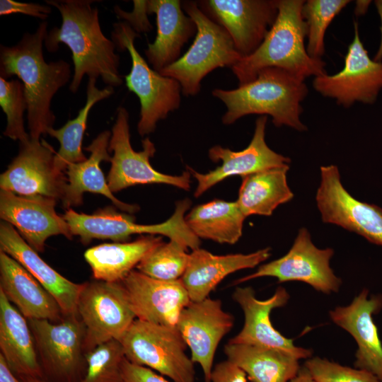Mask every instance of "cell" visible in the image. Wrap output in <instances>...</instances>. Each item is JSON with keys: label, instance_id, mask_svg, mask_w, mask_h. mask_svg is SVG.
Listing matches in <instances>:
<instances>
[{"label": "cell", "instance_id": "cell-44", "mask_svg": "<svg viewBox=\"0 0 382 382\" xmlns=\"http://www.w3.org/2000/svg\"><path fill=\"white\" fill-rule=\"evenodd\" d=\"M374 4L376 6L377 12L378 13V16L381 20V26H380L381 40H380V44H379L378 50L374 57V59L376 62H382V0L374 1Z\"/></svg>", "mask_w": 382, "mask_h": 382}, {"label": "cell", "instance_id": "cell-32", "mask_svg": "<svg viewBox=\"0 0 382 382\" xmlns=\"http://www.w3.org/2000/svg\"><path fill=\"white\" fill-rule=\"evenodd\" d=\"M245 218L236 201L214 199L192 208L185 221L199 239L235 244L242 236Z\"/></svg>", "mask_w": 382, "mask_h": 382}, {"label": "cell", "instance_id": "cell-41", "mask_svg": "<svg viewBox=\"0 0 382 382\" xmlns=\"http://www.w3.org/2000/svg\"><path fill=\"white\" fill-rule=\"evenodd\" d=\"M123 382H170L154 370L125 359L122 366Z\"/></svg>", "mask_w": 382, "mask_h": 382}, {"label": "cell", "instance_id": "cell-11", "mask_svg": "<svg viewBox=\"0 0 382 382\" xmlns=\"http://www.w3.org/2000/svg\"><path fill=\"white\" fill-rule=\"evenodd\" d=\"M78 315L85 327V352L111 340L120 341L136 315L122 282L84 283Z\"/></svg>", "mask_w": 382, "mask_h": 382}, {"label": "cell", "instance_id": "cell-17", "mask_svg": "<svg viewBox=\"0 0 382 382\" xmlns=\"http://www.w3.org/2000/svg\"><path fill=\"white\" fill-rule=\"evenodd\" d=\"M233 323V316L222 308L221 300L209 297L190 301L179 315L175 327L190 349L192 361L201 366L205 382H211L217 347Z\"/></svg>", "mask_w": 382, "mask_h": 382}, {"label": "cell", "instance_id": "cell-1", "mask_svg": "<svg viewBox=\"0 0 382 382\" xmlns=\"http://www.w3.org/2000/svg\"><path fill=\"white\" fill-rule=\"evenodd\" d=\"M90 0H48V5L59 11L62 23L47 35L45 45L55 52L59 45H66L72 53L74 73L69 90L75 93L84 75L100 77L107 86L122 85L119 73L120 56L115 52L116 45L107 38L100 28L98 9L92 7Z\"/></svg>", "mask_w": 382, "mask_h": 382}, {"label": "cell", "instance_id": "cell-25", "mask_svg": "<svg viewBox=\"0 0 382 382\" xmlns=\"http://www.w3.org/2000/svg\"><path fill=\"white\" fill-rule=\"evenodd\" d=\"M271 255L267 247L255 252L217 255L200 248L192 250L186 270L181 277L191 301H199L228 274L253 268Z\"/></svg>", "mask_w": 382, "mask_h": 382}, {"label": "cell", "instance_id": "cell-22", "mask_svg": "<svg viewBox=\"0 0 382 382\" xmlns=\"http://www.w3.org/2000/svg\"><path fill=\"white\" fill-rule=\"evenodd\" d=\"M137 319L175 327L181 311L190 302L181 279L163 281L132 270L122 282Z\"/></svg>", "mask_w": 382, "mask_h": 382}, {"label": "cell", "instance_id": "cell-21", "mask_svg": "<svg viewBox=\"0 0 382 382\" xmlns=\"http://www.w3.org/2000/svg\"><path fill=\"white\" fill-rule=\"evenodd\" d=\"M369 293L364 289L350 304L336 307L329 316L357 344L354 367L373 374L382 382V343L374 320V316L382 308V295L369 297Z\"/></svg>", "mask_w": 382, "mask_h": 382}, {"label": "cell", "instance_id": "cell-45", "mask_svg": "<svg viewBox=\"0 0 382 382\" xmlns=\"http://www.w3.org/2000/svg\"><path fill=\"white\" fill-rule=\"evenodd\" d=\"M290 382H316L307 369L303 366H301L296 376Z\"/></svg>", "mask_w": 382, "mask_h": 382}, {"label": "cell", "instance_id": "cell-24", "mask_svg": "<svg viewBox=\"0 0 382 382\" xmlns=\"http://www.w3.org/2000/svg\"><path fill=\"white\" fill-rule=\"evenodd\" d=\"M146 10L156 15L157 34L144 53L152 69L160 72L180 57L184 45L195 36L197 26L179 0H149Z\"/></svg>", "mask_w": 382, "mask_h": 382}, {"label": "cell", "instance_id": "cell-38", "mask_svg": "<svg viewBox=\"0 0 382 382\" xmlns=\"http://www.w3.org/2000/svg\"><path fill=\"white\" fill-rule=\"evenodd\" d=\"M303 366L316 382H381L367 371L343 366L319 357L306 359Z\"/></svg>", "mask_w": 382, "mask_h": 382}, {"label": "cell", "instance_id": "cell-20", "mask_svg": "<svg viewBox=\"0 0 382 382\" xmlns=\"http://www.w3.org/2000/svg\"><path fill=\"white\" fill-rule=\"evenodd\" d=\"M232 296L242 308L245 320L241 330L228 342L274 348L299 360L312 357L311 349L296 346L293 340L284 337L272 324V310L285 306L289 299L286 289L279 286L271 297L260 300L252 287H236Z\"/></svg>", "mask_w": 382, "mask_h": 382}, {"label": "cell", "instance_id": "cell-14", "mask_svg": "<svg viewBox=\"0 0 382 382\" xmlns=\"http://www.w3.org/2000/svg\"><path fill=\"white\" fill-rule=\"evenodd\" d=\"M354 25V35L348 47L343 69L333 75L316 76L313 81L317 92L335 99L345 108L355 102L372 105L382 90V62L369 57L360 40L357 23Z\"/></svg>", "mask_w": 382, "mask_h": 382}, {"label": "cell", "instance_id": "cell-19", "mask_svg": "<svg viewBox=\"0 0 382 382\" xmlns=\"http://www.w3.org/2000/svg\"><path fill=\"white\" fill-rule=\"evenodd\" d=\"M57 199L42 195H20L0 191L1 219L13 226L35 251L43 252L46 240L62 235L72 239L69 226L55 211Z\"/></svg>", "mask_w": 382, "mask_h": 382}, {"label": "cell", "instance_id": "cell-16", "mask_svg": "<svg viewBox=\"0 0 382 382\" xmlns=\"http://www.w3.org/2000/svg\"><path fill=\"white\" fill-rule=\"evenodd\" d=\"M197 3L226 30L242 58L260 47L278 13L277 0H203Z\"/></svg>", "mask_w": 382, "mask_h": 382}, {"label": "cell", "instance_id": "cell-43", "mask_svg": "<svg viewBox=\"0 0 382 382\" xmlns=\"http://www.w3.org/2000/svg\"><path fill=\"white\" fill-rule=\"evenodd\" d=\"M0 382H21L8 365L4 357L0 353Z\"/></svg>", "mask_w": 382, "mask_h": 382}, {"label": "cell", "instance_id": "cell-30", "mask_svg": "<svg viewBox=\"0 0 382 382\" xmlns=\"http://www.w3.org/2000/svg\"><path fill=\"white\" fill-rule=\"evenodd\" d=\"M224 352L252 382H290L301 369L299 359L274 348L227 342Z\"/></svg>", "mask_w": 382, "mask_h": 382}, {"label": "cell", "instance_id": "cell-28", "mask_svg": "<svg viewBox=\"0 0 382 382\" xmlns=\"http://www.w3.org/2000/svg\"><path fill=\"white\" fill-rule=\"evenodd\" d=\"M112 132L105 130L100 133L84 150L91 153L84 161L69 164L65 173L67 184L64 197L63 207L69 209L83 203V195L86 192L102 195L108 198L114 205L126 213L137 212L139 206L129 204L116 198L110 190L100 164L102 161H111L108 146Z\"/></svg>", "mask_w": 382, "mask_h": 382}, {"label": "cell", "instance_id": "cell-4", "mask_svg": "<svg viewBox=\"0 0 382 382\" xmlns=\"http://www.w3.org/2000/svg\"><path fill=\"white\" fill-rule=\"evenodd\" d=\"M304 80L276 67L262 69L256 78L231 90L215 88L212 96L224 103V125H231L248 115H270L277 127L288 126L298 131L307 129L300 120L301 102L308 94Z\"/></svg>", "mask_w": 382, "mask_h": 382}, {"label": "cell", "instance_id": "cell-29", "mask_svg": "<svg viewBox=\"0 0 382 382\" xmlns=\"http://www.w3.org/2000/svg\"><path fill=\"white\" fill-rule=\"evenodd\" d=\"M163 242L161 236H141L132 242L103 243L84 253L96 280L122 282L142 259Z\"/></svg>", "mask_w": 382, "mask_h": 382}, {"label": "cell", "instance_id": "cell-37", "mask_svg": "<svg viewBox=\"0 0 382 382\" xmlns=\"http://www.w3.org/2000/svg\"><path fill=\"white\" fill-rule=\"evenodd\" d=\"M0 105L7 120L3 134L13 140H19V142L30 139L24 127L23 113L27 110L28 105L23 83L0 77Z\"/></svg>", "mask_w": 382, "mask_h": 382}, {"label": "cell", "instance_id": "cell-3", "mask_svg": "<svg viewBox=\"0 0 382 382\" xmlns=\"http://www.w3.org/2000/svg\"><path fill=\"white\" fill-rule=\"evenodd\" d=\"M303 0H277L276 20L260 47L231 69L239 86L253 81L263 69L276 67L306 78L326 74L325 63L311 57L305 38L307 25L302 16Z\"/></svg>", "mask_w": 382, "mask_h": 382}, {"label": "cell", "instance_id": "cell-34", "mask_svg": "<svg viewBox=\"0 0 382 382\" xmlns=\"http://www.w3.org/2000/svg\"><path fill=\"white\" fill-rule=\"evenodd\" d=\"M187 250V248L176 241L161 242L142 259L136 268L156 279H180L189 262L190 253Z\"/></svg>", "mask_w": 382, "mask_h": 382}, {"label": "cell", "instance_id": "cell-23", "mask_svg": "<svg viewBox=\"0 0 382 382\" xmlns=\"http://www.w3.org/2000/svg\"><path fill=\"white\" fill-rule=\"evenodd\" d=\"M0 247L26 269L54 298L64 316H77L84 283H74L46 263L10 224H0Z\"/></svg>", "mask_w": 382, "mask_h": 382}, {"label": "cell", "instance_id": "cell-47", "mask_svg": "<svg viewBox=\"0 0 382 382\" xmlns=\"http://www.w3.org/2000/svg\"><path fill=\"white\" fill-rule=\"evenodd\" d=\"M25 382H48L46 380H28Z\"/></svg>", "mask_w": 382, "mask_h": 382}, {"label": "cell", "instance_id": "cell-27", "mask_svg": "<svg viewBox=\"0 0 382 382\" xmlns=\"http://www.w3.org/2000/svg\"><path fill=\"white\" fill-rule=\"evenodd\" d=\"M0 289L27 320L59 322L64 316L54 298L18 262L0 251Z\"/></svg>", "mask_w": 382, "mask_h": 382}, {"label": "cell", "instance_id": "cell-13", "mask_svg": "<svg viewBox=\"0 0 382 382\" xmlns=\"http://www.w3.org/2000/svg\"><path fill=\"white\" fill-rule=\"evenodd\" d=\"M316 200L324 223L339 226L382 246V209L352 196L344 187L336 166L320 167Z\"/></svg>", "mask_w": 382, "mask_h": 382}, {"label": "cell", "instance_id": "cell-9", "mask_svg": "<svg viewBox=\"0 0 382 382\" xmlns=\"http://www.w3.org/2000/svg\"><path fill=\"white\" fill-rule=\"evenodd\" d=\"M48 382H79L86 371L85 327L79 315L59 322L28 320Z\"/></svg>", "mask_w": 382, "mask_h": 382}, {"label": "cell", "instance_id": "cell-12", "mask_svg": "<svg viewBox=\"0 0 382 382\" xmlns=\"http://www.w3.org/2000/svg\"><path fill=\"white\" fill-rule=\"evenodd\" d=\"M333 249L317 248L306 228L299 230L292 246L284 256L260 265L257 270L233 282L236 285L262 277H272L279 282L297 281L325 294L337 292L342 280L330 266Z\"/></svg>", "mask_w": 382, "mask_h": 382}, {"label": "cell", "instance_id": "cell-46", "mask_svg": "<svg viewBox=\"0 0 382 382\" xmlns=\"http://www.w3.org/2000/svg\"><path fill=\"white\" fill-rule=\"evenodd\" d=\"M370 1H357V6L356 7V9H355V13L357 15H361L363 13H364L367 8H368V6L369 4H370Z\"/></svg>", "mask_w": 382, "mask_h": 382}, {"label": "cell", "instance_id": "cell-39", "mask_svg": "<svg viewBox=\"0 0 382 382\" xmlns=\"http://www.w3.org/2000/svg\"><path fill=\"white\" fill-rule=\"evenodd\" d=\"M134 8L132 12H126L116 6L114 11L118 18L125 20L137 33L150 32L153 27L147 18L146 1H133Z\"/></svg>", "mask_w": 382, "mask_h": 382}, {"label": "cell", "instance_id": "cell-2", "mask_svg": "<svg viewBox=\"0 0 382 382\" xmlns=\"http://www.w3.org/2000/svg\"><path fill=\"white\" fill-rule=\"evenodd\" d=\"M47 33V22L43 21L34 33H25L14 46L1 45L0 48L1 77L16 76L24 86L29 135L33 139H40L53 127L52 99L71 77L70 64L66 61L45 62L42 44Z\"/></svg>", "mask_w": 382, "mask_h": 382}, {"label": "cell", "instance_id": "cell-8", "mask_svg": "<svg viewBox=\"0 0 382 382\" xmlns=\"http://www.w3.org/2000/svg\"><path fill=\"white\" fill-rule=\"evenodd\" d=\"M125 358L174 382H195L194 362L176 327L135 319L120 340Z\"/></svg>", "mask_w": 382, "mask_h": 382}, {"label": "cell", "instance_id": "cell-7", "mask_svg": "<svg viewBox=\"0 0 382 382\" xmlns=\"http://www.w3.org/2000/svg\"><path fill=\"white\" fill-rule=\"evenodd\" d=\"M113 28L112 39L116 48L128 50L131 57V69L125 79L128 89L140 101L137 130L144 137L154 132L159 120L179 108L182 88L178 81L149 66L134 45V40L140 35L127 23H114Z\"/></svg>", "mask_w": 382, "mask_h": 382}, {"label": "cell", "instance_id": "cell-31", "mask_svg": "<svg viewBox=\"0 0 382 382\" xmlns=\"http://www.w3.org/2000/svg\"><path fill=\"white\" fill-rule=\"evenodd\" d=\"M289 169V165L276 167L242 178L236 202L246 217L270 216L294 197L287 183Z\"/></svg>", "mask_w": 382, "mask_h": 382}, {"label": "cell", "instance_id": "cell-40", "mask_svg": "<svg viewBox=\"0 0 382 382\" xmlns=\"http://www.w3.org/2000/svg\"><path fill=\"white\" fill-rule=\"evenodd\" d=\"M51 11V7L40 4L23 3L13 0L0 1V16L23 13L45 20Z\"/></svg>", "mask_w": 382, "mask_h": 382}, {"label": "cell", "instance_id": "cell-42", "mask_svg": "<svg viewBox=\"0 0 382 382\" xmlns=\"http://www.w3.org/2000/svg\"><path fill=\"white\" fill-rule=\"evenodd\" d=\"M211 382H247V375L237 365L226 359L214 366Z\"/></svg>", "mask_w": 382, "mask_h": 382}, {"label": "cell", "instance_id": "cell-18", "mask_svg": "<svg viewBox=\"0 0 382 382\" xmlns=\"http://www.w3.org/2000/svg\"><path fill=\"white\" fill-rule=\"evenodd\" d=\"M267 116L262 115L255 121L253 138L248 146L235 151L216 145L209 149V158L213 162L221 161V166L206 173H200L187 168L190 174L197 180V186L194 192L199 197L212 187L233 175L242 178L269 168L289 166L291 161L272 149L265 141V129Z\"/></svg>", "mask_w": 382, "mask_h": 382}, {"label": "cell", "instance_id": "cell-6", "mask_svg": "<svg viewBox=\"0 0 382 382\" xmlns=\"http://www.w3.org/2000/svg\"><path fill=\"white\" fill-rule=\"evenodd\" d=\"M190 206L191 201L188 199L177 202L172 216L157 224H138L133 216L126 212H118L112 207L98 209L92 214L78 213L69 208L62 216L71 235L79 236L83 244L89 243L93 239L126 242L134 234L161 235L193 250L199 248L200 239L185 221V214Z\"/></svg>", "mask_w": 382, "mask_h": 382}, {"label": "cell", "instance_id": "cell-36", "mask_svg": "<svg viewBox=\"0 0 382 382\" xmlns=\"http://www.w3.org/2000/svg\"><path fill=\"white\" fill-rule=\"evenodd\" d=\"M86 371L79 382H123L122 366L125 359L118 340L101 344L85 352Z\"/></svg>", "mask_w": 382, "mask_h": 382}, {"label": "cell", "instance_id": "cell-33", "mask_svg": "<svg viewBox=\"0 0 382 382\" xmlns=\"http://www.w3.org/2000/svg\"><path fill=\"white\" fill-rule=\"evenodd\" d=\"M96 80V78H88L86 101L78 115L59 129L52 127L47 130V134L57 139L60 144L54 159L55 168L59 172L65 173L69 164L83 162L88 158L83 153L82 141L89 112L96 103L108 98L114 93V87L110 86L103 89L98 88Z\"/></svg>", "mask_w": 382, "mask_h": 382}, {"label": "cell", "instance_id": "cell-26", "mask_svg": "<svg viewBox=\"0 0 382 382\" xmlns=\"http://www.w3.org/2000/svg\"><path fill=\"white\" fill-rule=\"evenodd\" d=\"M35 345L28 320L0 289L1 354L21 382L46 380Z\"/></svg>", "mask_w": 382, "mask_h": 382}, {"label": "cell", "instance_id": "cell-35", "mask_svg": "<svg viewBox=\"0 0 382 382\" xmlns=\"http://www.w3.org/2000/svg\"><path fill=\"white\" fill-rule=\"evenodd\" d=\"M349 0H308L302 8V16L307 25L306 51L313 59H321L325 53V31Z\"/></svg>", "mask_w": 382, "mask_h": 382}, {"label": "cell", "instance_id": "cell-15", "mask_svg": "<svg viewBox=\"0 0 382 382\" xmlns=\"http://www.w3.org/2000/svg\"><path fill=\"white\" fill-rule=\"evenodd\" d=\"M56 152L43 139L19 142L18 155L0 175L1 190L20 195H42L62 200L67 178L57 170Z\"/></svg>", "mask_w": 382, "mask_h": 382}, {"label": "cell", "instance_id": "cell-5", "mask_svg": "<svg viewBox=\"0 0 382 382\" xmlns=\"http://www.w3.org/2000/svg\"><path fill=\"white\" fill-rule=\"evenodd\" d=\"M183 9L197 26L194 40L187 51L176 62L159 73L178 81L183 94L197 95L201 81L220 67L231 68L241 59L226 30L210 18L197 1L182 2Z\"/></svg>", "mask_w": 382, "mask_h": 382}, {"label": "cell", "instance_id": "cell-10", "mask_svg": "<svg viewBox=\"0 0 382 382\" xmlns=\"http://www.w3.org/2000/svg\"><path fill=\"white\" fill-rule=\"evenodd\" d=\"M129 112L122 106L117 109L108 151L112 152L107 182L112 192L137 185L166 184L185 190L190 187V173L171 175L155 170L150 158L156 153L154 144L148 138L141 141L142 150L134 151L130 143Z\"/></svg>", "mask_w": 382, "mask_h": 382}]
</instances>
